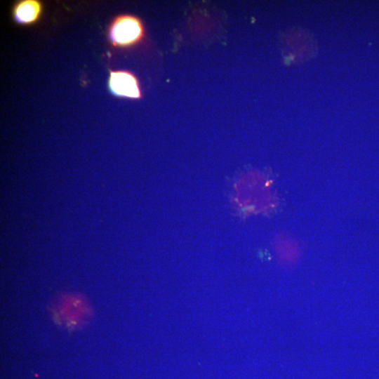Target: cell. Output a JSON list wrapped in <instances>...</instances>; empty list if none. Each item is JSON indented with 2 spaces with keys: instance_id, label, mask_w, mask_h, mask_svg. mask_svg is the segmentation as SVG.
<instances>
[{
  "instance_id": "6da1fadb",
  "label": "cell",
  "mask_w": 379,
  "mask_h": 379,
  "mask_svg": "<svg viewBox=\"0 0 379 379\" xmlns=\"http://www.w3.org/2000/svg\"><path fill=\"white\" fill-rule=\"evenodd\" d=\"M142 21L135 15L121 14L110 22L107 37L114 47L126 48L140 42L144 37Z\"/></svg>"
},
{
  "instance_id": "3957f363",
  "label": "cell",
  "mask_w": 379,
  "mask_h": 379,
  "mask_svg": "<svg viewBox=\"0 0 379 379\" xmlns=\"http://www.w3.org/2000/svg\"><path fill=\"white\" fill-rule=\"evenodd\" d=\"M107 85L110 93L116 96L131 99L142 97L137 77L128 70H110Z\"/></svg>"
},
{
  "instance_id": "5b68a950",
  "label": "cell",
  "mask_w": 379,
  "mask_h": 379,
  "mask_svg": "<svg viewBox=\"0 0 379 379\" xmlns=\"http://www.w3.org/2000/svg\"><path fill=\"white\" fill-rule=\"evenodd\" d=\"M277 251L281 261L291 263L298 257V248L292 242L279 240L277 243Z\"/></svg>"
},
{
  "instance_id": "7a4b0ae2",
  "label": "cell",
  "mask_w": 379,
  "mask_h": 379,
  "mask_svg": "<svg viewBox=\"0 0 379 379\" xmlns=\"http://www.w3.org/2000/svg\"><path fill=\"white\" fill-rule=\"evenodd\" d=\"M288 56L290 63L303 62L312 58L317 51L314 39L309 32L300 29H291L287 36Z\"/></svg>"
},
{
  "instance_id": "277c9868",
  "label": "cell",
  "mask_w": 379,
  "mask_h": 379,
  "mask_svg": "<svg viewBox=\"0 0 379 379\" xmlns=\"http://www.w3.org/2000/svg\"><path fill=\"white\" fill-rule=\"evenodd\" d=\"M43 12V4L39 0H20L12 8L13 20L20 25H31L36 22Z\"/></svg>"
}]
</instances>
